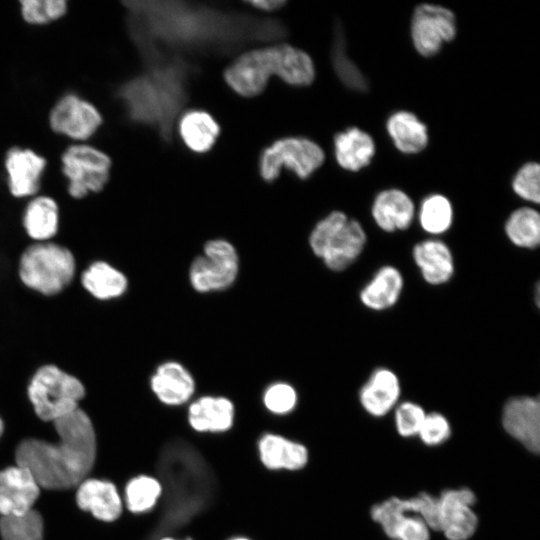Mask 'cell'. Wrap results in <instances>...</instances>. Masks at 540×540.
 Returning a JSON list of instances; mask_svg holds the SVG:
<instances>
[{"label":"cell","instance_id":"cell-1","mask_svg":"<svg viewBox=\"0 0 540 540\" xmlns=\"http://www.w3.org/2000/svg\"><path fill=\"white\" fill-rule=\"evenodd\" d=\"M124 5L129 33L144 62L226 55L253 43L283 39L288 33L277 19L196 2L148 0Z\"/></svg>","mask_w":540,"mask_h":540},{"label":"cell","instance_id":"cell-2","mask_svg":"<svg viewBox=\"0 0 540 540\" xmlns=\"http://www.w3.org/2000/svg\"><path fill=\"white\" fill-rule=\"evenodd\" d=\"M57 443L28 438L15 453L17 465L34 476L40 488L65 490L86 479L96 458V433L88 412L81 406L53 422Z\"/></svg>","mask_w":540,"mask_h":540},{"label":"cell","instance_id":"cell-3","mask_svg":"<svg viewBox=\"0 0 540 540\" xmlns=\"http://www.w3.org/2000/svg\"><path fill=\"white\" fill-rule=\"evenodd\" d=\"M195 71L192 62L177 58L148 62L143 72L118 88L117 96L131 121L154 128L169 143Z\"/></svg>","mask_w":540,"mask_h":540},{"label":"cell","instance_id":"cell-4","mask_svg":"<svg viewBox=\"0 0 540 540\" xmlns=\"http://www.w3.org/2000/svg\"><path fill=\"white\" fill-rule=\"evenodd\" d=\"M161 474L165 486V525L179 526L210 502L214 483L202 457L193 447L176 442L164 449Z\"/></svg>","mask_w":540,"mask_h":540},{"label":"cell","instance_id":"cell-5","mask_svg":"<svg viewBox=\"0 0 540 540\" xmlns=\"http://www.w3.org/2000/svg\"><path fill=\"white\" fill-rule=\"evenodd\" d=\"M272 76L292 86H308L315 78L313 60L299 48L275 44L241 54L223 73L228 86L243 97L262 93Z\"/></svg>","mask_w":540,"mask_h":540},{"label":"cell","instance_id":"cell-6","mask_svg":"<svg viewBox=\"0 0 540 540\" xmlns=\"http://www.w3.org/2000/svg\"><path fill=\"white\" fill-rule=\"evenodd\" d=\"M77 276L73 253L54 241L30 243L18 261L20 282L30 291L44 297L62 293Z\"/></svg>","mask_w":540,"mask_h":540},{"label":"cell","instance_id":"cell-7","mask_svg":"<svg viewBox=\"0 0 540 540\" xmlns=\"http://www.w3.org/2000/svg\"><path fill=\"white\" fill-rule=\"evenodd\" d=\"M366 242L367 235L360 222L342 211H332L317 222L309 236L313 254L335 272L352 265L362 254Z\"/></svg>","mask_w":540,"mask_h":540},{"label":"cell","instance_id":"cell-8","mask_svg":"<svg viewBox=\"0 0 540 540\" xmlns=\"http://www.w3.org/2000/svg\"><path fill=\"white\" fill-rule=\"evenodd\" d=\"M26 394L34 415L42 422L53 423L80 407L86 390L74 375L46 364L34 372Z\"/></svg>","mask_w":540,"mask_h":540},{"label":"cell","instance_id":"cell-9","mask_svg":"<svg viewBox=\"0 0 540 540\" xmlns=\"http://www.w3.org/2000/svg\"><path fill=\"white\" fill-rule=\"evenodd\" d=\"M111 167L107 153L86 143L70 145L61 155V171L73 200L100 193L109 181Z\"/></svg>","mask_w":540,"mask_h":540},{"label":"cell","instance_id":"cell-10","mask_svg":"<svg viewBox=\"0 0 540 540\" xmlns=\"http://www.w3.org/2000/svg\"><path fill=\"white\" fill-rule=\"evenodd\" d=\"M325 153L306 137H284L266 147L260 154L259 173L265 182L276 180L282 168L299 179H308L324 162Z\"/></svg>","mask_w":540,"mask_h":540},{"label":"cell","instance_id":"cell-11","mask_svg":"<svg viewBox=\"0 0 540 540\" xmlns=\"http://www.w3.org/2000/svg\"><path fill=\"white\" fill-rule=\"evenodd\" d=\"M239 272V256L225 239H212L203 247L189 268V281L199 293L222 291L233 285Z\"/></svg>","mask_w":540,"mask_h":540},{"label":"cell","instance_id":"cell-12","mask_svg":"<svg viewBox=\"0 0 540 540\" xmlns=\"http://www.w3.org/2000/svg\"><path fill=\"white\" fill-rule=\"evenodd\" d=\"M422 494L410 498L390 497L372 506L370 514L392 540H430L431 529L420 517Z\"/></svg>","mask_w":540,"mask_h":540},{"label":"cell","instance_id":"cell-13","mask_svg":"<svg viewBox=\"0 0 540 540\" xmlns=\"http://www.w3.org/2000/svg\"><path fill=\"white\" fill-rule=\"evenodd\" d=\"M48 120L55 133L82 143L97 132L103 117L92 102L68 92L55 102Z\"/></svg>","mask_w":540,"mask_h":540},{"label":"cell","instance_id":"cell-14","mask_svg":"<svg viewBox=\"0 0 540 540\" xmlns=\"http://www.w3.org/2000/svg\"><path fill=\"white\" fill-rule=\"evenodd\" d=\"M456 33L455 15L448 8L428 3L415 8L411 19V37L420 55H436L444 43L455 38Z\"/></svg>","mask_w":540,"mask_h":540},{"label":"cell","instance_id":"cell-15","mask_svg":"<svg viewBox=\"0 0 540 540\" xmlns=\"http://www.w3.org/2000/svg\"><path fill=\"white\" fill-rule=\"evenodd\" d=\"M439 528L447 540H469L478 528L476 494L467 487L444 490L438 496Z\"/></svg>","mask_w":540,"mask_h":540},{"label":"cell","instance_id":"cell-16","mask_svg":"<svg viewBox=\"0 0 540 540\" xmlns=\"http://www.w3.org/2000/svg\"><path fill=\"white\" fill-rule=\"evenodd\" d=\"M501 423L505 432L530 453L540 450V402L533 396H515L506 401Z\"/></svg>","mask_w":540,"mask_h":540},{"label":"cell","instance_id":"cell-17","mask_svg":"<svg viewBox=\"0 0 540 540\" xmlns=\"http://www.w3.org/2000/svg\"><path fill=\"white\" fill-rule=\"evenodd\" d=\"M47 166V160L30 148L12 147L4 158L7 188L15 199L36 196Z\"/></svg>","mask_w":540,"mask_h":540},{"label":"cell","instance_id":"cell-18","mask_svg":"<svg viewBox=\"0 0 540 540\" xmlns=\"http://www.w3.org/2000/svg\"><path fill=\"white\" fill-rule=\"evenodd\" d=\"M40 486L31 472L20 465L0 471V515L21 516L33 510Z\"/></svg>","mask_w":540,"mask_h":540},{"label":"cell","instance_id":"cell-19","mask_svg":"<svg viewBox=\"0 0 540 540\" xmlns=\"http://www.w3.org/2000/svg\"><path fill=\"white\" fill-rule=\"evenodd\" d=\"M401 395L397 374L389 368H376L359 390V402L372 417L381 418L394 410Z\"/></svg>","mask_w":540,"mask_h":540},{"label":"cell","instance_id":"cell-20","mask_svg":"<svg viewBox=\"0 0 540 540\" xmlns=\"http://www.w3.org/2000/svg\"><path fill=\"white\" fill-rule=\"evenodd\" d=\"M61 221L60 203L50 195L28 199L21 213V226L31 242L52 241Z\"/></svg>","mask_w":540,"mask_h":540},{"label":"cell","instance_id":"cell-21","mask_svg":"<svg viewBox=\"0 0 540 540\" xmlns=\"http://www.w3.org/2000/svg\"><path fill=\"white\" fill-rule=\"evenodd\" d=\"M150 389L163 404L177 406L187 402L195 391L189 370L177 361L159 364L149 379Z\"/></svg>","mask_w":540,"mask_h":540},{"label":"cell","instance_id":"cell-22","mask_svg":"<svg viewBox=\"0 0 540 540\" xmlns=\"http://www.w3.org/2000/svg\"><path fill=\"white\" fill-rule=\"evenodd\" d=\"M412 256L422 278L432 286L443 285L454 275L453 253L440 239L430 238L417 243L413 247Z\"/></svg>","mask_w":540,"mask_h":540},{"label":"cell","instance_id":"cell-23","mask_svg":"<svg viewBox=\"0 0 540 540\" xmlns=\"http://www.w3.org/2000/svg\"><path fill=\"white\" fill-rule=\"evenodd\" d=\"M78 279L84 291L100 302L121 298L129 286L127 276L120 269L102 260L89 264L78 274Z\"/></svg>","mask_w":540,"mask_h":540},{"label":"cell","instance_id":"cell-24","mask_svg":"<svg viewBox=\"0 0 540 540\" xmlns=\"http://www.w3.org/2000/svg\"><path fill=\"white\" fill-rule=\"evenodd\" d=\"M376 225L385 232L403 231L410 227L415 217V205L402 190L387 189L377 194L372 209Z\"/></svg>","mask_w":540,"mask_h":540},{"label":"cell","instance_id":"cell-25","mask_svg":"<svg viewBox=\"0 0 540 540\" xmlns=\"http://www.w3.org/2000/svg\"><path fill=\"white\" fill-rule=\"evenodd\" d=\"M77 487L76 501L82 510L105 522L114 521L121 515L122 501L113 483L85 479Z\"/></svg>","mask_w":540,"mask_h":540},{"label":"cell","instance_id":"cell-26","mask_svg":"<svg viewBox=\"0 0 540 540\" xmlns=\"http://www.w3.org/2000/svg\"><path fill=\"white\" fill-rule=\"evenodd\" d=\"M404 288V278L393 265L380 267L359 293L361 303L373 311L387 310L398 302Z\"/></svg>","mask_w":540,"mask_h":540},{"label":"cell","instance_id":"cell-27","mask_svg":"<svg viewBox=\"0 0 540 540\" xmlns=\"http://www.w3.org/2000/svg\"><path fill=\"white\" fill-rule=\"evenodd\" d=\"M334 151L339 166L356 172L370 164L375 154V143L368 133L351 127L334 136Z\"/></svg>","mask_w":540,"mask_h":540},{"label":"cell","instance_id":"cell-28","mask_svg":"<svg viewBox=\"0 0 540 540\" xmlns=\"http://www.w3.org/2000/svg\"><path fill=\"white\" fill-rule=\"evenodd\" d=\"M188 420L196 431L223 432L233 424L234 405L225 397L203 396L190 405Z\"/></svg>","mask_w":540,"mask_h":540},{"label":"cell","instance_id":"cell-29","mask_svg":"<svg viewBox=\"0 0 540 540\" xmlns=\"http://www.w3.org/2000/svg\"><path fill=\"white\" fill-rule=\"evenodd\" d=\"M178 130L183 142L191 151L205 153L215 144L220 126L211 114L195 109L179 117Z\"/></svg>","mask_w":540,"mask_h":540},{"label":"cell","instance_id":"cell-30","mask_svg":"<svg viewBox=\"0 0 540 540\" xmlns=\"http://www.w3.org/2000/svg\"><path fill=\"white\" fill-rule=\"evenodd\" d=\"M259 451L262 463L269 469L299 470L308 461L305 446L275 434L261 438Z\"/></svg>","mask_w":540,"mask_h":540},{"label":"cell","instance_id":"cell-31","mask_svg":"<svg viewBox=\"0 0 540 540\" xmlns=\"http://www.w3.org/2000/svg\"><path fill=\"white\" fill-rule=\"evenodd\" d=\"M386 128L395 147L405 153L421 152L428 144L427 126L409 111H397L389 116Z\"/></svg>","mask_w":540,"mask_h":540},{"label":"cell","instance_id":"cell-32","mask_svg":"<svg viewBox=\"0 0 540 540\" xmlns=\"http://www.w3.org/2000/svg\"><path fill=\"white\" fill-rule=\"evenodd\" d=\"M505 234L516 247L535 249L540 244V215L531 207L514 210L508 217Z\"/></svg>","mask_w":540,"mask_h":540},{"label":"cell","instance_id":"cell-33","mask_svg":"<svg viewBox=\"0 0 540 540\" xmlns=\"http://www.w3.org/2000/svg\"><path fill=\"white\" fill-rule=\"evenodd\" d=\"M331 60L336 75L347 88L359 92L368 90V82L364 74L347 54L341 23H336L334 26Z\"/></svg>","mask_w":540,"mask_h":540},{"label":"cell","instance_id":"cell-34","mask_svg":"<svg viewBox=\"0 0 540 540\" xmlns=\"http://www.w3.org/2000/svg\"><path fill=\"white\" fill-rule=\"evenodd\" d=\"M453 207L442 194H431L421 203L418 219L421 228L428 234L440 235L447 232L453 223Z\"/></svg>","mask_w":540,"mask_h":540},{"label":"cell","instance_id":"cell-35","mask_svg":"<svg viewBox=\"0 0 540 540\" xmlns=\"http://www.w3.org/2000/svg\"><path fill=\"white\" fill-rule=\"evenodd\" d=\"M43 533V518L34 509L21 516L0 518L2 540H43Z\"/></svg>","mask_w":540,"mask_h":540},{"label":"cell","instance_id":"cell-36","mask_svg":"<svg viewBox=\"0 0 540 540\" xmlns=\"http://www.w3.org/2000/svg\"><path fill=\"white\" fill-rule=\"evenodd\" d=\"M162 493L161 484L149 476H138L126 486V505L131 512L141 513L151 509Z\"/></svg>","mask_w":540,"mask_h":540},{"label":"cell","instance_id":"cell-37","mask_svg":"<svg viewBox=\"0 0 540 540\" xmlns=\"http://www.w3.org/2000/svg\"><path fill=\"white\" fill-rule=\"evenodd\" d=\"M20 13L28 24L43 25L60 19L67 12L65 0H23Z\"/></svg>","mask_w":540,"mask_h":540},{"label":"cell","instance_id":"cell-38","mask_svg":"<svg viewBox=\"0 0 540 540\" xmlns=\"http://www.w3.org/2000/svg\"><path fill=\"white\" fill-rule=\"evenodd\" d=\"M424 408L413 401H404L394 408V424L397 433L403 438L418 436L426 417Z\"/></svg>","mask_w":540,"mask_h":540},{"label":"cell","instance_id":"cell-39","mask_svg":"<svg viewBox=\"0 0 540 540\" xmlns=\"http://www.w3.org/2000/svg\"><path fill=\"white\" fill-rule=\"evenodd\" d=\"M514 192L522 199L538 204L540 201V166L536 162L524 164L512 181Z\"/></svg>","mask_w":540,"mask_h":540},{"label":"cell","instance_id":"cell-40","mask_svg":"<svg viewBox=\"0 0 540 540\" xmlns=\"http://www.w3.org/2000/svg\"><path fill=\"white\" fill-rule=\"evenodd\" d=\"M452 434V428L447 417L439 412L426 414L418 433L421 442L428 447H436L445 443Z\"/></svg>","mask_w":540,"mask_h":540},{"label":"cell","instance_id":"cell-41","mask_svg":"<svg viewBox=\"0 0 540 540\" xmlns=\"http://www.w3.org/2000/svg\"><path fill=\"white\" fill-rule=\"evenodd\" d=\"M265 407L275 414L290 412L296 405L297 393L293 386L285 382L271 384L263 396Z\"/></svg>","mask_w":540,"mask_h":540},{"label":"cell","instance_id":"cell-42","mask_svg":"<svg viewBox=\"0 0 540 540\" xmlns=\"http://www.w3.org/2000/svg\"><path fill=\"white\" fill-rule=\"evenodd\" d=\"M247 4L253 8L265 11L272 12L282 8L286 1L283 0H255V1H246Z\"/></svg>","mask_w":540,"mask_h":540},{"label":"cell","instance_id":"cell-43","mask_svg":"<svg viewBox=\"0 0 540 540\" xmlns=\"http://www.w3.org/2000/svg\"><path fill=\"white\" fill-rule=\"evenodd\" d=\"M4 427H5L4 421H3L2 417L0 416V437L3 434Z\"/></svg>","mask_w":540,"mask_h":540},{"label":"cell","instance_id":"cell-44","mask_svg":"<svg viewBox=\"0 0 540 540\" xmlns=\"http://www.w3.org/2000/svg\"><path fill=\"white\" fill-rule=\"evenodd\" d=\"M535 299H536V305H539V285H537L536 287Z\"/></svg>","mask_w":540,"mask_h":540},{"label":"cell","instance_id":"cell-45","mask_svg":"<svg viewBox=\"0 0 540 540\" xmlns=\"http://www.w3.org/2000/svg\"><path fill=\"white\" fill-rule=\"evenodd\" d=\"M162 540H174L172 538H163ZM187 540H191V539H187Z\"/></svg>","mask_w":540,"mask_h":540},{"label":"cell","instance_id":"cell-46","mask_svg":"<svg viewBox=\"0 0 540 540\" xmlns=\"http://www.w3.org/2000/svg\"><path fill=\"white\" fill-rule=\"evenodd\" d=\"M234 540H248V539H246V538H236Z\"/></svg>","mask_w":540,"mask_h":540}]
</instances>
